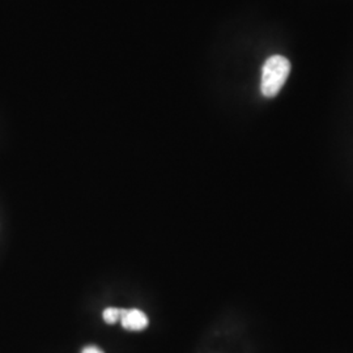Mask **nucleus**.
Masks as SVG:
<instances>
[{
  "label": "nucleus",
  "mask_w": 353,
  "mask_h": 353,
  "mask_svg": "<svg viewBox=\"0 0 353 353\" xmlns=\"http://www.w3.org/2000/svg\"><path fill=\"white\" fill-rule=\"evenodd\" d=\"M81 353H103L101 350L99 348V347H94V345H89V347H85L84 350H83V352Z\"/></svg>",
  "instance_id": "4"
},
{
  "label": "nucleus",
  "mask_w": 353,
  "mask_h": 353,
  "mask_svg": "<svg viewBox=\"0 0 353 353\" xmlns=\"http://www.w3.org/2000/svg\"><path fill=\"white\" fill-rule=\"evenodd\" d=\"M123 310L125 309H119V307H108L103 310V321L108 323V325H113L117 323L118 321H121L122 314H123Z\"/></svg>",
  "instance_id": "3"
},
{
  "label": "nucleus",
  "mask_w": 353,
  "mask_h": 353,
  "mask_svg": "<svg viewBox=\"0 0 353 353\" xmlns=\"http://www.w3.org/2000/svg\"><path fill=\"white\" fill-rule=\"evenodd\" d=\"M121 323L128 331H141L148 326V318L139 309H125Z\"/></svg>",
  "instance_id": "2"
},
{
  "label": "nucleus",
  "mask_w": 353,
  "mask_h": 353,
  "mask_svg": "<svg viewBox=\"0 0 353 353\" xmlns=\"http://www.w3.org/2000/svg\"><path fill=\"white\" fill-rule=\"evenodd\" d=\"M290 74V62L283 55L270 57L262 68L261 90L267 99L278 96Z\"/></svg>",
  "instance_id": "1"
}]
</instances>
